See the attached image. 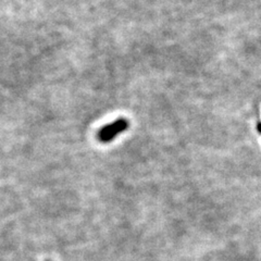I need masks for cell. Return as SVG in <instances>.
<instances>
[{"mask_svg": "<svg viewBox=\"0 0 261 261\" xmlns=\"http://www.w3.org/2000/svg\"><path fill=\"white\" fill-rule=\"evenodd\" d=\"M128 123L125 119H119L112 123L103 126L99 133H98V140L101 143H109L114 137H117L120 133L124 132L127 128Z\"/></svg>", "mask_w": 261, "mask_h": 261, "instance_id": "obj_1", "label": "cell"}]
</instances>
